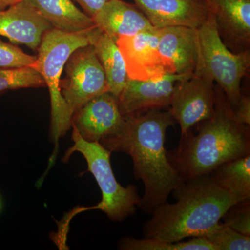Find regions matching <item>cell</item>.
<instances>
[{
    "label": "cell",
    "instance_id": "6da1fadb",
    "mask_svg": "<svg viewBox=\"0 0 250 250\" xmlns=\"http://www.w3.org/2000/svg\"><path fill=\"white\" fill-rule=\"evenodd\" d=\"M118 134L103 140L100 144L111 152L129 154L134 164V176L145 187L139 207L152 214L167 202L171 192L184 183L167 159L166 132L174 125L170 110H150L125 117Z\"/></svg>",
    "mask_w": 250,
    "mask_h": 250
},
{
    "label": "cell",
    "instance_id": "7a4b0ae2",
    "mask_svg": "<svg viewBox=\"0 0 250 250\" xmlns=\"http://www.w3.org/2000/svg\"><path fill=\"white\" fill-rule=\"evenodd\" d=\"M197 125V133L189 130L181 135L178 147L167 151L169 162L184 182L208 175L222 164L250 154V126L235 120L218 85L213 116Z\"/></svg>",
    "mask_w": 250,
    "mask_h": 250
},
{
    "label": "cell",
    "instance_id": "3957f363",
    "mask_svg": "<svg viewBox=\"0 0 250 250\" xmlns=\"http://www.w3.org/2000/svg\"><path fill=\"white\" fill-rule=\"evenodd\" d=\"M177 202L158 207L143 228V238L177 243L203 237L216 226L227 210L241 201L215 183L210 175L185 182L174 190Z\"/></svg>",
    "mask_w": 250,
    "mask_h": 250
},
{
    "label": "cell",
    "instance_id": "277c9868",
    "mask_svg": "<svg viewBox=\"0 0 250 250\" xmlns=\"http://www.w3.org/2000/svg\"><path fill=\"white\" fill-rule=\"evenodd\" d=\"M102 31L95 27L78 32L52 29L42 36L38 50V70L45 80L51 100L52 134L56 140L71 126L72 114L61 92L62 70L67 59L77 49L93 45Z\"/></svg>",
    "mask_w": 250,
    "mask_h": 250
},
{
    "label": "cell",
    "instance_id": "5b68a950",
    "mask_svg": "<svg viewBox=\"0 0 250 250\" xmlns=\"http://www.w3.org/2000/svg\"><path fill=\"white\" fill-rule=\"evenodd\" d=\"M250 67V49L235 53L225 45L210 12L198 29V54L194 75L216 82L231 110L242 95L241 83Z\"/></svg>",
    "mask_w": 250,
    "mask_h": 250
},
{
    "label": "cell",
    "instance_id": "8992f818",
    "mask_svg": "<svg viewBox=\"0 0 250 250\" xmlns=\"http://www.w3.org/2000/svg\"><path fill=\"white\" fill-rule=\"evenodd\" d=\"M72 126L74 145L67 149L63 160H68L74 152L81 153L88 164L87 171L93 174L103 194L102 201L98 205L75 210V213L88 209H98L103 210L114 221H121L134 214L136 206L139 207L141 202L137 188L133 185L123 187L118 183L112 170V152L99 142L85 141L76 127Z\"/></svg>",
    "mask_w": 250,
    "mask_h": 250
},
{
    "label": "cell",
    "instance_id": "52a82bcc",
    "mask_svg": "<svg viewBox=\"0 0 250 250\" xmlns=\"http://www.w3.org/2000/svg\"><path fill=\"white\" fill-rule=\"evenodd\" d=\"M62 95L72 114L92 99L108 91L107 82L93 45L77 49L67 59Z\"/></svg>",
    "mask_w": 250,
    "mask_h": 250
},
{
    "label": "cell",
    "instance_id": "ba28073f",
    "mask_svg": "<svg viewBox=\"0 0 250 250\" xmlns=\"http://www.w3.org/2000/svg\"><path fill=\"white\" fill-rule=\"evenodd\" d=\"M214 109V82L193 75L174 85L169 110L180 126L181 135L211 118Z\"/></svg>",
    "mask_w": 250,
    "mask_h": 250
},
{
    "label": "cell",
    "instance_id": "9c48e42d",
    "mask_svg": "<svg viewBox=\"0 0 250 250\" xmlns=\"http://www.w3.org/2000/svg\"><path fill=\"white\" fill-rule=\"evenodd\" d=\"M192 75H166L147 80L128 77L118 95V107L123 116L139 114L150 110L169 108L175 83Z\"/></svg>",
    "mask_w": 250,
    "mask_h": 250
},
{
    "label": "cell",
    "instance_id": "30bf717a",
    "mask_svg": "<svg viewBox=\"0 0 250 250\" xmlns=\"http://www.w3.org/2000/svg\"><path fill=\"white\" fill-rule=\"evenodd\" d=\"M125 116L118 107V100L109 91L92 99L72 114L71 125L89 142H101L118 134L124 126Z\"/></svg>",
    "mask_w": 250,
    "mask_h": 250
},
{
    "label": "cell",
    "instance_id": "8fae6325",
    "mask_svg": "<svg viewBox=\"0 0 250 250\" xmlns=\"http://www.w3.org/2000/svg\"><path fill=\"white\" fill-rule=\"evenodd\" d=\"M156 29L183 26L198 29L210 14L205 0H134Z\"/></svg>",
    "mask_w": 250,
    "mask_h": 250
},
{
    "label": "cell",
    "instance_id": "7c38bea8",
    "mask_svg": "<svg viewBox=\"0 0 250 250\" xmlns=\"http://www.w3.org/2000/svg\"><path fill=\"white\" fill-rule=\"evenodd\" d=\"M159 36V29L154 28L117 41L129 78L147 80L170 75L166 72L158 50Z\"/></svg>",
    "mask_w": 250,
    "mask_h": 250
},
{
    "label": "cell",
    "instance_id": "4fadbf2b",
    "mask_svg": "<svg viewBox=\"0 0 250 250\" xmlns=\"http://www.w3.org/2000/svg\"><path fill=\"white\" fill-rule=\"evenodd\" d=\"M158 50L167 74L193 75L198 54V29L183 26L159 29Z\"/></svg>",
    "mask_w": 250,
    "mask_h": 250
},
{
    "label": "cell",
    "instance_id": "5bb4252c",
    "mask_svg": "<svg viewBox=\"0 0 250 250\" xmlns=\"http://www.w3.org/2000/svg\"><path fill=\"white\" fill-rule=\"evenodd\" d=\"M205 1L225 45L235 53L250 49V0Z\"/></svg>",
    "mask_w": 250,
    "mask_h": 250
},
{
    "label": "cell",
    "instance_id": "9a60e30c",
    "mask_svg": "<svg viewBox=\"0 0 250 250\" xmlns=\"http://www.w3.org/2000/svg\"><path fill=\"white\" fill-rule=\"evenodd\" d=\"M53 27L24 0L0 11V36L38 52L42 36Z\"/></svg>",
    "mask_w": 250,
    "mask_h": 250
},
{
    "label": "cell",
    "instance_id": "2e32d148",
    "mask_svg": "<svg viewBox=\"0 0 250 250\" xmlns=\"http://www.w3.org/2000/svg\"><path fill=\"white\" fill-rule=\"evenodd\" d=\"M92 18L95 25L116 42L155 28L136 5L123 0H110Z\"/></svg>",
    "mask_w": 250,
    "mask_h": 250
},
{
    "label": "cell",
    "instance_id": "e0dca14e",
    "mask_svg": "<svg viewBox=\"0 0 250 250\" xmlns=\"http://www.w3.org/2000/svg\"><path fill=\"white\" fill-rule=\"evenodd\" d=\"M57 30L78 32L96 27L93 18L81 11L72 0H24Z\"/></svg>",
    "mask_w": 250,
    "mask_h": 250
},
{
    "label": "cell",
    "instance_id": "ac0fdd59",
    "mask_svg": "<svg viewBox=\"0 0 250 250\" xmlns=\"http://www.w3.org/2000/svg\"><path fill=\"white\" fill-rule=\"evenodd\" d=\"M93 45L104 72L108 91L118 98L128 80L123 54L116 42L103 32L94 41Z\"/></svg>",
    "mask_w": 250,
    "mask_h": 250
},
{
    "label": "cell",
    "instance_id": "d6986e66",
    "mask_svg": "<svg viewBox=\"0 0 250 250\" xmlns=\"http://www.w3.org/2000/svg\"><path fill=\"white\" fill-rule=\"evenodd\" d=\"M208 175L240 200L250 199V154L222 164Z\"/></svg>",
    "mask_w": 250,
    "mask_h": 250
},
{
    "label": "cell",
    "instance_id": "ffe728a7",
    "mask_svg": "<svg viewBox=\"0 0 250 250\" xmlns=\"http://www.w3.org/2000/svg\"><path fill=\"white\" fill-rule=\"evenodd\" d=\"M45 86L43 77L34 67H0V94L8 90Z\"/></svg>",
    "mask_w": 250,
    "mask_h": 250
},
{
    "label": "cell",
    "instance_id": "44dd1931",
    "mask_svg": "<svg viewBox=\"0 0 250 250\" xmlns=\"http://www.w3.org/2000/svg\"><path fill=\"white\" fill-rule=\"evenodd\" d=\"M216 250H250V237L238 232L225 224L219 223L203 236Z\"/></svg>",
    "mask_w": 250,
    "mask_h": 250
},
{
    "label": "cell",
    "instance_id": "7402d4cb",
    "mask_svg": "<svg viewBox=\"0 0 250 250\" xmlns=\"http://www.w3.org/2000/svg\"><path fill=\"white\" fill-rule=\"evenodd\" d=\"M222 219L223 223L229 228L250 237V199L241 200L230 207Z\"/></svg>",
    "mask_w": 250,
    "mask_h": 250
},
{
    "label": "cell",
    "instance_id": "603a6c76",
    "mask_svg": "<svg viewBox=\"0 0 250 250\" xmlns=\"http://www.w3.org/2000/svg\"><path fill=\"white\" fill-rule=\"evenodd\" d=\"M36 57L24 53L19 47L0 40V67H31L36 68Z\"/></svg>",
    "mask_w": 250,
    "mask_h": 250
},
{
    "label": "cell",
    "instance_id": "cb8c5ba5",
    "mask_svg": "<svg viewBox=\"0 0 250 250\" xmlns=\"http://www.w3.org/2000/svg\"><path fill=\"white\" fill-rule=\"evenodd\" d=\"M120 248L125 250H184L182 241L167 243L153 238H124L120 242Z\"/></svg>",
    "mask_w": 250,
    "mask_h": 250
},
{
    "label": "cell",
    "instance_id": "d4e9b609",
    "mask_svg": "<svg viewBox=\"0 0 250 250\" xmlns=\"http://www.w3.org/2000/svg\"><path fill=\"white\" fill-rule=\"evenodd\" d=\"M233 117L238 123L250 126V98L242 94L238 105L232 110Z\"/></svg>",
    "mask_w": 250,
    "mask_h": 250
},
{
    "label": "cell",
    "instance_id": "484cf974",
    "mask_svg": "<svg viewBox=\"0 0 250 250\" xmlns=\"http://www.w3.org/2000/svg\"><path fill=\"white\" fill-rule=\"evenodd\" d=\"M74 1L80 5L85 14L88 15L90 18H93L110 0H74Z\"/></svg>",
    "mask_w": 250,
    "mask_h": 250
},
{
    "label": "cell",
    "instance_id": "4316f807",
    "mask_svg": "<svg viewBox=\"0 0 250 250\" xmlns=\"http://www.w3.org/2000/svg\"><path fill=\"white\" fill-rule=\"evenodd\" d=\"M22 0H0V11L6 9L11 5L19 2Z\"/></svg>",
    "mask_w": 250,
    "mask_h": 250
},
{
    "label": "cell",
    "instance_id": "83f0119b",
    "mask_svg": "<svg viewBox=\"0 0 250 250\" xmlns=\"http://www.w3.org/2000/svg\"><path fill=\"white\" fill-rule=\"evenodd\" d=\"M1 199H0V210H1Z\"/></svg>",
    "mask_w": 250,
    "mask_h": 250
}]
</instances>
